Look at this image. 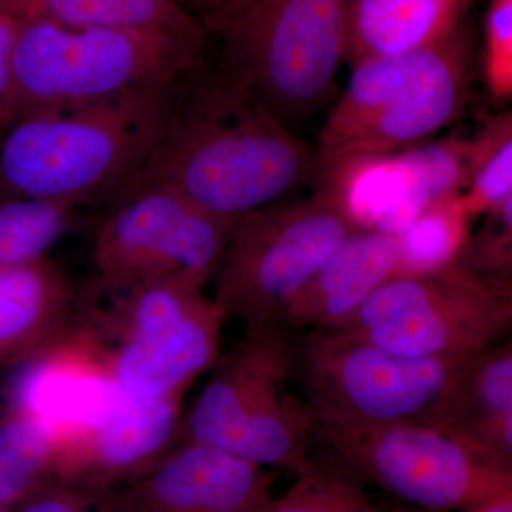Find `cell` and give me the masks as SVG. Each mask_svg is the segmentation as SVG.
Listing matches in <instances>:
<instances>
[{
	"instance_id": "obj_1",
	"label": "cell",
	"mask_w": 512,
	"mask_h": 512,
	"mask_svg": "<svg viewBox=\"0 0 512 512\" xmlns=\"http://www.w3.org/2000/svg\"><path fill=\"white\" fill-rule=\"evenodd\" d=\"M318 158L245 84L204 63L178 86L146 164L110 202L146 191L180 195L237 220L315 181Z\"/></svg>"
},
{
	"instance_id": "obj_2",
	"label": "cell",
	"mask_w": 512,
	"mask_h": 512,
	"mask_svg": "<svg viewBox=\"0 0 512 512\" xmlns=\"http://www.w3.org/2000/svg\"><path fill=\"white\" fill-rule=\"evenodd\" d=\"M180 83L20 117L0 144V197L72 210L113 201L163 136Z\"/></svg>"
},
{
	"instance_id": "obj_3",
	"label": "cell",
	"mask_w": 512,
	"mask_h": 512,
	"mask_svg": "<svg viewBox=\"0 0 512 512\" xmlns=\"http://www.w3.org/2000/svg\"><path fill=\"white\" fill-rule=\"evenodd\" d=\"M207 29L66 28L19 23L10 55L15 121L180 83L204 63Z\"/></svg>"
},
{
	"instance_id": "obj_4",
	"label": "cell",
	"mask_w": 512,
	"mask_h": 512,
	"mask_svg": "<svg viewBox=\"0 0 512 512\" xmlns=\"http://www.w3.org/2000/svg\"><path fill=\"white\" fill-rule=\"evenodd\" d=\"M349 0H225L204 16L218 63L286 126L335 96Z\"/></svg>"
},
{
	"instance_id": "obj_5",
	"label": "cell",
	"mask_w": 512,
	"mask_h": 512,
	"mask_svg": "<svg viewBox=\"0 0 512 512\" xmlns=\"http://www.w3.org/2000/svg\"><path fill=\"white\" fill-rule=\"evenodd\" d=\"M286 328L245 332L220 357L185 414L181 440L205 444L271 470L301 473L311 464L315 417L289 390L296 345Z\"/></svg>"
},
{
	"instance_id": "obj_6",
	"label": "cell",
	"mask_w": 512,
	"mask_h": 512,
	"mask_svg": "<svg viewBox=\"0 0 512 512\" xmlns=\"http://www.w3.org/2000/svg\"><path fill=\"white\" fill-rule=\"evenodd\" d=\"M94 284L110 302L92 311L99 328H82L113 340L100 345L90 336L121 392L144 400L185 397L217 365L227 319L204 291L167 282L120 291Z\"/></svg>"
},
{
	"instance_id": "obj_7",
	"label": "cell",
	"mask_w": 512,
	"mask_h": 512,
	"mask_svg": "<svg viewBox=\"0 0 512 512\" xmlns=\"http://www.w3.org/2000/svg\"><path fill=\"white\" fill-rule=\"evenodd\" d=\"M360 231L329 198H286L237 218L222 255L212 301L245 332L285 328L296 296L330 254Z\"/></svg>"
},
{
	"instance_id": "obj_8",
	"label": "cell",
	"mask_w": 512,
	"mask_h": 512,
	"mask_svg": "<svg viewBox=\"0 0 512 512\" xmlns=\"http://www.w3.org/2000/svg\"><path fill=\"white\" fill-rule=\"evenodd\" d=\"M315 436L356 481L409 507L460 510L512 493V467L430 421L316 424Z\"/></svg>"
},
{
	"instance_id": "obj_9",
	"label": "cell",
	"mask_w": 512,
	"mask_h": 512,
	"mask_svg": "<svg viewBox=\"0 0 512 512\" xmlns=\"http://www.w3.org/2000/svg\"><path fill=\"white\" fill-rule=\"evenodd\" d=\"M511 325L512 284L456 264L390 279L336 329L399 355L471 357L497 346Z\"/></svg>"
},
{
	"instance_id": "obj_10",
	"label": "cell",
	"mask_w": 512,
	"mask_h": 512,
	"mask_svg": "<svg viewBox=\"0 0 512 512\" xmlns=\"http://www.w3.org/2000/svg\"><path fill=\"white\" fill-rule=\"evenodd\" d=\"M467 359L399 355L348 330H308L295 373L315 426L386 424L423 420Z\"/></svg>"
},
{
	"instance_id": "obj_11",
	"label": "cell",
	"mask_w": 512,
	"mask_h": 512,
	"mask_svg": "<svg viewBox=\"0 0 512 512\" xmlns=\"http://www.w3.org/2000/svg\"><path fill=\"white\" fill-rule=\"evenodd\" d=\"M234 221L167 191L117 202L94 241L96 282L111 291L165 282L205 291Z\"/></svg>"
},
{
	"instance_id": "obj_12",
	"label": "cell",
	"mask_w": 512,
	"mask_h": 512,
	"mask_svg": "<svg viewBox=\"0 0 512 512\" xmlns=\"http://www.w3.org/2000/svg\"><path fill=\"white\" fill-rule=\"evenodd\" d=\"M471 67L473 42L463 23L431 62L404 77L359 127L316 158L394 153L427 143L466 109Z\"/></svg>"
},
{
	"instance_id": "obj_13",
	"label": "cell",
	"mask_w": 512,
	"mask_h": 512,
	"mask_svg": "<svg viewBox=\"0 0 512 512\" xmlns=\"http://www.w3.org/2000/svg\"><path fill=\"white\" fill-rule=\"evenodd\" d=\"M15 367L6 404L52 427L60 450L92 426L120 392L99 348L82 328L70 326L55 342Z\"/></svg>"
},
{
	"instance_id": "obj_14",
	"label": "cell",
	"mask_w": 512,
	"mask_h": 512,
	"mask_svg": "<svg viewBox=\"0 0 512 512\" xmlns=\"http://www.w3.org/2000/svg\"><path fill=\"white\" fill-rule=\"evenodd\" d=\"M276 470L181 440L148 471L123 512H255L272 497Z\"/></svg>"
},
{
	"instance_id": "obj_15",
	"label": "cell",
	"mask_w": 512,
	"mask_h": 512,
	"mask_svg": "<svg viewBox=\"0 0 512 512\" xmlns=\"http://www.w3.org/2000/svg\"><path fill=\"white\" fill-rule=\"evenodd\" d=\"M184 397L144 400L120 392L62 447L56 473L106 483L150 471L181 439Z\"/></svg>"
},
{
	"instance_id": "obj_16",
	"label": "cell",
	"mask_w": 512,
	"mask_h": 512,
	"mask_svg": "<svg viewBox=\"0 0 512 512\" xmlns=\"http://www.w3.org/2000/svg\"><path fill=\"white\" fill-rule=\"evenodd\" d=\"M397 274L396 235L353 232L320 265L286 311L288 330L339 328Z\"/></svg>"
},
{
	"instance_id": "obj_17",
	"label": "cell",
	"mask_w": 512,
	"mask_h": 512,
	"mask_svg": "<svg viewBox=\"0 0 512 512\" xmlns=\"http://www.w3.org/2000/svg\"><path fill=\"white\" fill-rule=\"evenodd\" d=\"M512 467V343L470 357L423 419Z\"/></svg>"
},
{
	"instance_id": "obj_18",
	"label": "cell",
	"mask_w": 512,
	"mask_h": 512,
	"mask_svg": "<svg viewBox=\"0 0 512 512\" xmlns=\"http://www.w3.org/2000/svg\"><path fill=\"white\" fill-rule=\"evenodd\" d=\"M73 291L49 258L0 266V369L15 367L70 328Z\"/></svg>"
},
{
	"instance_id": "obj_19",
	"label": "cell",
	"mask_w": 512,
	"mask_h": 512,
	"mask_svg": "<svg viewBox=\"0 0 512 512\" xmlns=\"http://www.w3.org/2000/svg\"><path fill=\"white\" fill-rule=\"evenodd\" d=\"M477 0H349L346 56L350 66L441 42L463 25Z\"/></svg>"
},
{
	"instance_id": "obj_20",
	"label": "cell",
	"mask_w": 512,
	"mask_h": 512,
	"mask_svg": "<svg viewBox=\"0 0 512 512\" xmlns=\"http://www.w3.org/2000/svg\"><path fill=\"white\" fill-rule=\"evenodd\" d=\"M0 18L66 28L205 30L200 16L156 0H0Z\"/></svg>"
},
{
	"instance_id": "obj_21",
	"label": "cell",
	"mask_w": 512,
	"mask_h": 512,
	"mask_svg": "<svg viewBox=\"0 0 512 512\" xmlns=\"http://www.w3.org/2000/svg\"><path fill=\"white\" fill-rule=\"evenodd\" d=\"M60 440L52 427L5 404L0 410V508L12 511L57 470Z\"/></svg>"
},
{
	"instance_id": "obj_22",
	"label": "cell",
	"mask_w": 512,
	"mask_h": 512,
	"mask_svg": "<svg viewBox=\"0 0 512 512\" xmlns=\"http://www.w3.org/2000/svg\"><path fill=\"white\" fill-rule=\"evenodd\" d=\"M473 221L461 194L421 212L396 235V278L433 275L456 265L473 231Z\"/></svg>"
},
{
	"instance_id": "obj_23",
	"label": "cell",
	"mask_w": 512,
	"mask_h": 512,
	"mask_svg": "<svg viewBox=\"0 0 512 512\" xmlns=\"http://www.w3.org/2000/svg\"><path fill=\"white\" fill-rule=\"evenodd\" d=\"M512 198V113L501 111L468 138L464 207L473 220Z\"/></svg>"
},
{
	"instance_id": "obj_24",
	"label": "cell",
	"mask_w": 512,
	"mask_h": 512,
	"mask_svg": "<svg viewBox=\"0 0 512 512\" xmlns=\"http://www.w3.org/2000/svg\"><path fill=\"white\" fill-rule=\"evenodd\" d=\"M74 212L55 202L0 197V266L47 258L72 228Z\"/></svg>"
},
{
	"instance_id": "obj_25",
	"label": "cell",
	"mask_w": 512,
	"mask_h": 512,
	"mask_svg": "<svg viewBox=\"0 0 512 512\" xmlns=\"http://www.w3.org/2000/svg\"><path fill=\"white\" fill-rule=\"evenodd\" d=\"M255 512H383L359 481L330 468L309 464L281 497L269 498Z\"/></svg>"
},
{
	"instance_id": "obj_26",
	"label": "cell",
	"mask_w": 512,
	"mask_h": 512,
	"mask_svg": "<svg viewBox=\"0 0 512 512\" xmlns=\"http://www.w3.org/2000/svg\"><path fill=\"white\" fill-rule=\"evenodd\" d=\"M477 231H471L457 264L481 278L511 284L512 198L483 215Z\"/></svg>"
},
{
	"instance_id": "obj_27",
	"label": "cell",
	"mask_w": 512,
	"mask_h": 512,
	"mask_svg": "<svg viewBox=\"0 0 512 512\" xmlns=\"http://www.w3.org/2000/svg\"><path fill=\"white\" fill-rule=\"evenodd\" d=\"M481 70L494 101L512 96V0H490L484 15Z\"/></svg>"
},
{
	"instance_id": "obj_28",
	"label": "cell",
	"mask_w": 512,
	"mask_h": 512,
	"mask_svg": "<svg viewBox=\"0 0 512 512\" xmlns=\"http://www.w3.org/2000/svg\"><path fill=\"white\" fill-rule=\"evenodd\" d=\"M18 29V22L0 18V144L9 128L15 123L10 55H12L13 42Z\"/></svg>"
},
{
	"instance_id": "obj_29",
	"label": "cell",
	"mask_w": 512,
	"mask_h": 512,
	"mask_svg": "<svg viewBox=\"0 0 512 512\" xmlns=\"http://www.w3.org/2000/svg\"><path fill=\"white\" fill-rule=\"evenodd\" d=\"M18 512H92L86 500L70 488L43 487L20 505Z\"/></svg>"
},
{
	"instance_id": "obj_30",
	"label": "cell",
	"mask_w": 512,
	"mask_h": 512,
	"mask_svg": "<svg viewBox=\"0 0 512 512\" xmlns=\"http://www.w3.org/2000/svg\"><path fill=\"white\" fill-rule=\"evenodd\" d=\"M383 512H512V493L501 495L487 503L473 505V507L460 508V510L433 511L409 507L403 504L380 505Z\"/></svg>"
},
{
	"instance_id": "obj_31",
	"label": "cell",
	"mask_w": 512,
	"mask_h": 512,
	"mask_svg": "<svg viewBox=\"0 0 512 512\" xmlns=\"http://www.w3.org/2000/svg\"><path fill=\"white\" fill-rule=\"evenodd\" d=\"M156 2L167 3V5L178 6L185 10L195 13V15L204 18L210 15L215 9L220 8L225 0H156Z\"/></svg>"
},
{
	"instance_id": "obj_32",
	"label": "cell",
	"mask_w": 512,
	"mask_h": 512,
	"mask_svg": "<svg viewBox=\"0 0 512 512\" xmlns=\"http://www.w3.org/2000/svg\"><path fill=\"white\" fill-rule=\"evenodd\" d=\"M0 512H12V511H9V510H3V508H0Z\"/></svg>"
}]
</instances>
